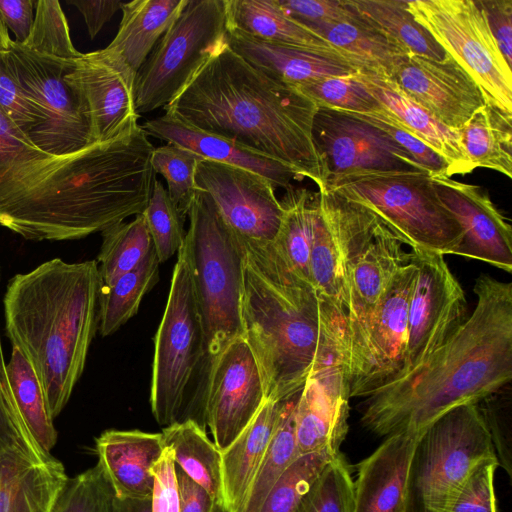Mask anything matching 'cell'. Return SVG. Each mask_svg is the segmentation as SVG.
Listing matches in <instances>:
<instances>
[{"mask_svg": "<svg viewBox=\"0 0 512 512\" xmlns=\"http://www.w3.org/2000/svg\"><path fill=\"white\" fill-rule=\"evenodd\" d=\"M161 433L165 447L173 451L175 465L224 509L221 452L208 438L205 429L188 419L164 427Z\"/></svg>", "mask_w": 512, "mask_h": 512, "instance_id": "cell-34", "label": "cell"}, {"mask_svg": "<svg viewBox=\"0 0 512 512\" xmlns=\"http://www.w3.org/2000/svg\"><path fill=\"white\" fill-rule=\"evenodd\" d=\"M188 0H133L123 3L119 29L103 50L133 72L181 14Z\"/></svg>", "mask_w": 512, "mask_h": 512, "instance_id": "cell-32", "label": "cell"}, {"mask_svg": "<svg viewBox=\"0 0 512 512\" xmlns=\"http://www.w3.org/2000/svg\"><path fill=\"white\" fill-rule=\"evenodd\" d=\"M114 491L101 465L69 478L51 512H112Z\"/></svg>", "mask_w": 512, "mask_h": 512, "instance_id": "cell-48", "label": "cell"}, {"mask_svg": "<svg viewBox=\"0 0 512 512\" xmlns=\"http://www.w3.org/2000/svg\"><path fill=\"white\" fill-rule=\"evenodd\" d=\"M278 3L304 26L345 20L353 13L347 0H278Z\"/></svg>", "mask_w": 512, "mask_h": 512, "instance_id": "cell-53", "label": "cell"}, {"mask_svg": "<svg viewBox=\"0 0 512 512\" xmlns=\"http://www.w3.org/2000/svg\"><path fill=\"white\" fill-rule=\"evenodd\" d=\"M197 188L207 193L223 219L243 241L270 245L277 238L283 207L274 185L239 167L203 159L196 171Z\"/></svg>", "mask_w": 512, "mask_h": 512, "instance_id": "cell-18", "label": "cell"}, {"mask_svg": "<svg viewBox=\"0 0 512 512\" xmlns=\"http://www.w3.org/2000/svg\"><path fill=\"white\" fill-rule=\"evenodd\" d=\"M410 254L417 277L409 304L406 362L396 379L424 363L467 318L465 293L444 255L418 249Z\"/></svg>", "mask_w": 512, "mask_h": 512, "instance_id": "cell-16", "label": "cell"}, {"mask_svg": "<svg viewBox=\"0 0 512 512\" xmlns=\"http://www.w3.org/2000/svg\"><path fill=\"white\" fill-rule=\"evenodd\" d=\"M98 463L119 498H150L151 467L164 449L162 433L140 430L103 431L95 440Z\"/></svg>", "mask_w": 512, "mask_h": 512, "instance_id": "cell-27", "label": "cell"}, {"mask_svg": "<svg viewBox=\"0 0 512 512\" xmlns=\"http://www.w3.org/2000/svg\"><path fill=\"white\" fill-rule=\"evenodd\" d=\"M500 52L512 64V0H477Z\"/></svg>", "mask_w": 512, "mask_h": 512, "instance_id": "cell-55", "label": "cell"}, {"mask_svg": "<svg viewBox=\"0 0 512 512\" xmlns=\"http://www.w3.org/2000/svg\"><path fill=\"white\" fill-rule=\"evenodd\" d=\"M153 246L160 263L181 248L185 234L184 219L171 200L167 189L155 178L149 202L143 212Z\"/></svg>", "mask_w": 512, "mask_h": 512, "instance_id": "cell-47", "label": "cell"}, {"mask_svg": "<svg viewBox=\"0 0 512 512\" xmlns=\"http://www.w3.org/2000/svg\"><path fill=\"white\" fill-rule=\"evenodd\" d=\"M202 160L195 152L170 143L154 148L151 155L154 173L165 179L167 192L184 220L199 190L196 171Z\"/></svg>", "mask_w": 512, "mask_h": 512, "instance_id": "cell-42", "label": "cell"}, {"mask_svg": "<svg viewBox=\"0 0 512 512\" xmlns=\"http://www.w3.org/2000/svg\"><path fill=\"white\" fill-rule=\"evenodd\" d=\"M81 12L88 28L90 38L93 39L102 27L121 10L124 2L120 0H67Z\"/></svg>", "mask_w": 512, "mask_h": 512, "instance_id": "cell-58", "label": "cell"}, {"mask_svg": "<svg viewBox=\"0 0 512 512\" xmlns=\"http://www.w3.org/2000/svg\"><path fill=\"white\" fill-rule=\"evenodd\" d=\"M284 400H266L250 424L221 452L224 510L242 512L277 428Z\"/></svg>", "mask_w": 512, "mask_h": 512, "instance_id": "cell-30", "label": "cell"}, {"mask_svg": "<svg viewBox=\"0 0 512 512\" xmlns=\"http://www.w3.org/2000/svg\"><path fill=\"white\" fill-rule=\"evenodd\" d=\"M159 260L153 247L133 270L113 284L102 287L98 300V330L102 336L115 333L138 311L140 303L159 279Z\"/></svg>", "mask_w": 512, "mask_h": 512, "instance_id": "cell-38", "label": "cell"}, {"mask_svg": "<svg viewBox=\"0 0 512 512\" xmlns=\"http://www.w3.org/2000/svg\"><path fill=\"white\" fill-rule=\"evenodd\" d=\"M225 7L228 29L270 43L306 47L343 57L323 37L289 16L278 0H225Z\"/></svg>", "mask_w": 512, "mask_h": 512, "instance_id": "cell-33", "label": "cell"}, {"mask_svg": "<svg viewBox=\"0 0 512 512\" xmlns=\"http://www.w3.org/2000/svg\"><path fill=\"white\" fill-rule=\"evenodd\" d=\"M348 113L385 132L406 150L432 178H451L450 168L446 160L419 138L410 133L385 108L373 113Z\"/></svg>", "mask_w": 512, "mask_h": 512, "instance_id": "cell-49", "label": "cell"}, {"mask_svg": "<svg viewBox=\"0 0 512 512\" xmlns=\"http://www.w3.org/2000/svg\"><path fill=\"white\" fill-rule=\"evenodd\" d=\"M6 369L16 406L27 429L37 444L51 453L57 442V431L34 369L17 347H12Z\"/></svg>", "mask_w": 512, "mask_h": 512, "instance_id": "cell-39", "label": "cell"}, {"mask_svg": "<svg viewBox=\"0 0 512 512\" xmlns=\"http://www.w3.org/2000/svg\"><path fill=\"white\" fill-rule=\"evenodd\" d=\"M112 512H152L150 498H119L114 495Z\"/></svg>", "mask_w": 512, "mask_h": 512, "instance_id": "cell-59", "label": "cell"}, {"mask_svg": "<svg viewBox=\"0 0 512 512\" xmlns=\"http://www.w3.org/2000/svg\"><path fill=\"white\" fill-rule=\"evenodd\" d=\"M227 45L269 77L289 85L333 76H350L359 69L347 59L311 48L270 43L228 29Z\"/></svg>", "mask_w": 512, "mask_h": 512, "instance_id": "cell-26", "label": "cell"}, {"mask_svg": "<svg viewBox=\"0 0 512 512\" xmlns=\"http://www.w3.org/2000/svg\"><path fill=\"white\" fill-rule=\"evenodd\" d=\"M300 392L284 399L275 433L250 487L242 512H259L269 491L298 457L295 438V409Z\"/></svg>", "mask_w": 512, "mask_h": 512, "instance_id": "cell-41", "label": "cell"}, {"mask_svg": "<svg viewBox=\"0 0 512 512\" xmlns=\"http://www.w3.org/2000/svg\"><path fill=\"white\" fill-rule=\"evenodd\" d=\"M472 314L420 366L370 394L361 422L388 436L421 433L448 411L479 404L512 378V284L488 274L474 285Z\"/></svg>", "mask_w": 512, "mask_h": 512, "instance_id": "cell-2", "label": "cell"}, {"mask_svg": "<svg viewBox=\"0 0 512 512\" xmlns=\"http://www.w3.org/2000/svg\"><path fill=\"white\" fill-rule=\"evenodd\" d=\"M242 337L260 370L265 398L280 401L300 392L345 313L321 301L295 275L273 244L245 242Z\"/></svg>", "mask_w": 512, "mask_h": 512, "instance_id": "cell-5", "label": "cell"}, {"mask_svg": "<svg viewBox=\"0 0 512 512\" xmlns=\"http://www.w3.org/2000/svg\"><path fill=\"white\" fill-rule=\"evenodd\" d=\"M349 4L404 51L442 61L448 54L408 10L406 0H348Z\"/></svg>", "mask_w": 512, "mask_h": 512, "instance_id": "cell-37", "label": "cell"}, {"mask_svg": "<svg viewBox=\"0 0 512 512\" xmlns=\"http://www.w3.org/2000/svg\"><path fill=\"white\" fill-rule=\"evenodd\" d=\"M154 477L151 496L152 512H179V498L173 451L165 447L160 459L151 467Z\"/></svg>", "mask_w": 512, "mask_h": 512, "instance_id": "cell-54", "label": "cell"}, {"mask_svg": "<svg viewBox=\"0 0 512 512\" xmlns=\"http://www.w3.org/2000/svg\"><path fill=\"white\" fill-rule=\"evenodd\" d=\"M142 160L125 136L69 157L36 147L0 109V225L34 241L87 237L147 202Z\"/></svg>", "mask_w": 512, "mask_h": 512, "instance_id": "cell-1", "label": "cell"}, {"mask_svg": "<svg viewBox=\"0 0 512 512\" xmlns=\"http://www.w3.org/2000/svg\"><path fill=\"white\" fill-rule=\"evenodd\" d=\"M352 9L353 13L345 20L305 26L328 41L359 70L389 78L396 66L409 54Z\"/></svg>", "mask_w": 512, "mask_h": 512, "instance_id": "cell-31", "label": "cell"}, {"mask_svg": "<svg viewBox=\"0 0 512 512\" xmlns=\"http://www.w3.org/2000/svg\"><path fill=\"white\" fill-rule=\"evenodd\" d=\"M417 277L410 260L393 278L372 320L369 334L371 371L359 397H368L402 372L407 356L408 312Z\"/></svg>", "mask_w": 512, "mask_h": 512, "instance_id": "cell-23", "label": "cell"}, {"mask_svg": "<svg viewBox=\"0 0 512 512\" xmlns=\"http://www.w3.org/2000/svg\"><path fill=\"white\" fill-rule=\"evenodd\" d=\"M353 480L339 452L324 467L295 512H351Z\"/></svg>", "mask_w": 512, "mask_h": 512, "instance_id": "cell-45", "label": "cell"}, {"mask_svg": "<svg viewBox=\"0 0 512 512\" xmlns=\"http://www.w3.org/2000/svg\"><path fill=\"white\" fill-rule=\"evenodd\" d=\"M227 32L225 0H188L137 71V113L171 103L226 44Z\"/></svg>", "mask_w": 512, "mask_h": 512, "instance_id": "cell-10", "label": "cell"}, {"mask_svg": "<svg viewBox=\"0 0 512 512\" xmlns=\"http://www.w3.org/2000/svg\"><path fill=\"white\" fill-rule=\"evenodd\" d=\"M280 202L283 217L273 246L285 265L312 286L310 252L317 209L316 196L306 188L292 186L286 190Z\"/></svg>", "mask_w": 512, "mask_h": 512, "instance_id": "cell-36", "label": "cell"}, {"mask_svg": "<svg viewBox=\"0 0 512 512\" xmlns=\"http://www.w3.org/2000/svg\"><path fill=\"white\" fill-rule=\"evenodd\" d=\"M15 443H25L32 448L43 450L27 429L16 406L0 336V451Z\"/></svg>", "mask_w": 512, "mask_h": 512, "instance_id": "cell-52", "label": "cell"}, {"mask_svg": "<svg viewBox=\"0 0 512 512\" xmlns=\"http://www.w3.org/2000/svg\"><path fill=\"white\" fill-rule=\"evenodd\" d=\"M72 74L88 100L94 135L104 143L130 133L139 124L135 107L136 73L103 49L73 61Z\"/></svg>", "mask_w": 512, "mask_h": 512, "instance_id": "cell-22", "label": "cell"}, {"mask_svg": "<svg viewBox=\"0 0 512 512\" xmlns=\"http://www.w3.org/2000/svg\"><path fill=\"white\" fill-rule=\"evenodd\" d=\"M20 45L29 51L65 60L77 59L83 54L75 49L65 14L55 0H37L31 33Z\"/></svg>", "mask_w": 512, "mask_h": 512, "instance_id": "cell-44", "label": "cell"}, {"mask_svg": "<svg viewBox=\"0 0 512 512\" xmlns=\"http://www.w3.org/2000/svg\"><path fill=\"white\" fill-rule=\"evenodd\" d=\"M188 218L184 245L212 370L226 347L243 335L244 249L207 193L197 191Z\"/></svg>", "mask_w": 512, "mask_h": 512, "instance_id": "cell-7", "label": "cell"}, {"mask_svg": "<svg viewBox=\"0 0 512 512\" xmlns=\"http://www.w3.org/2000/svg\"><path fill=\"white\" fill-rule=\"evenodd\" d=\"M12 39L9 36L8 29L0 17V52H8Z\"/></svg>", "mask_w": 512, "mask_h": 512, "instance_id": "cell-60", "label": "cell"}, {"mask_svg": "<svg viewBox=\"0 0 512 512\" xmlns=\"http://www.w3.org/2000/svg\"><path fill=\"white\" fill-rule=\"evenodd\" d=\"M337 454L321 451L298 456L275 482L259 512H295L324 467Z\"/></svg>", "mask_w": 512, "mask_h": 512, "instance_id": "cell-43", "label": "cell"}, {"mask_svg": "<svg viewBox=\"0 0 512 512\" xmlns=\"http://www.w3.org/2000/svg\"><path fill=\"white\" fill-rule=\"evenodd\" d=\"M68 479L51 453L12 444L0 451V512H51Z\"/></svg>", "mask_w": 512, "mask_h": 512, "instance_id": "cell-24", "label": "cell"}, {"mask_svg": "<svg viewBox=\"0 0 512 512\" xmlns=\"http://www.w3.org/2000/svg\"><path fill=\"white\" fill-rule=\"evenodd\" d=\"M177 491L179 498V512H226L216 505L199 484L187 476L175 465Z\"/></svg>", "mask_w": 512, "mask_h": 512, "instance_id": "cell-57", "label": "cell"}, {"mask_svg": "<svg viewBox=\"0 0 512 512\" xmlns=\"http://www.w3.org/2000/svg\"><path fill=\"white\" fill-rule=\"evenodd\" d=\"M327 189L367 209L411 250L453 254L461 243L462 229L426 172L343 179Z\"/></svg>", "mask_w": 512, "mask_h": 512, "instance_id": "cell-9", "label": "cell"}, {"mask_svg": "<svg viewBox=\"0 0 512 512\" xmlns=\"http://www.w3.org/2000/svg\"><path fill=\"white\" fill-rule=\"evenodd\" d=\"M354 76L410 133L446 160L451 176L474 170L462 150L457 130L442 124L390 79L363 70Z\"/></svg>", "mask_w": 512, "mask_h": 512, "instance_id": "cell-29", "label": "cell"}, {"mask_svg": "<svg viewBox=\"0 0 512 512\" xmlns=\"http://www.w3.org/2000/svg\"><path fill=\"white\" fill-rule=\"evenodd\" d=\"M349 351L345 340L328 346L315 363L297 401L295 438L298 456L339 453L348 430Z\"/></svg>", "mask_w": 512, "mask_h": 512, "instance_id": "cell-17", "label": "cell"}, {"mask_svg": "<svg viewBox=\"0 0 512 512\" xmlns=\"http://www.w3.org/2000/svg\"><path fill=\"white\" fill-rule=\"evenodd\" d=\"M408 10L476 82L486 104L512 115V70L477 0H413Z\"/></svg>", "mask_w": 512, "mask_h": 512, "instance_id": "cell-12", "label": "cell"}, {"mask_svg": "<svg viewBox=\"0 0 512 512\" xmlns=\"http://www.w3.org/2000/svg\"><path fill=\"white\" fill-rule=\"evenodd\" d=\"M96 260L53 258L13 276L3 300L6 335L35 371L55 419L68 403L98 329Z\"/></svg>", "mask_w": 512, "mask_h": 512, "instance_id": "cell-4", "label": "cell"}, {"mask_svg": "<svg viewBox=\"0 0 512 512\" xmlns=\"http://www.w3.org/2000/svg\"><path fill=\"white\" fill-rule=\"evenodd\" d=\"M382 223L347 271L346 331L350 397H359L371 371L369 334L375 312L399 270L411 260Z\"/></svg>", "mask_w": 512, "mask_h": 512, "instance_id": "cell-13", "label": "cell"}, {"mask_svg": "<svg viewBox=\"0 0 512 512\" xmlns=\"http://www.w3.org/2000/svg\"><path fill=\"white\" fill-rule=\"evenodd\" d=\"M0 109L35 145L40 118L16 80L7 52H0Z\"/></svg>", "mask_w": 512, "mask_h": 512, "instance_id": "cell-50", "label": "cell"}, {"mask_svg": "<svg viewBox=\"0 0 512 512\" xmlns=\"http://www.w3.org/2000/svg\"><path fill=\"white\" fill-rule=\"evenodd\" d=\"M432 178V177H431ZM444 206L458 221L462 240L453 254L489 263L512 272L510 224L479 186L451 178H432Z\"/></svg>", "mask_w": 512, "mask_h": 512, "instance_id": "cell-21", "label": "cell"}, {"mask_svg": "<svg viewBox=\"0 0 512 512\" xmlns=\"http://www.w3.org/2000/svg\"><path fill=\"white\" fill-rule=\"evenodd\" d=\"M257 361L243 337L231 342L215 362L206 392L203 424L220 452L250 424L265 403Z\"/></svg>", "mask_w": 512, "mask_h": 512, "instance_id": "cell-19", "label": "cell"}, {"mask_svg": "<svg viewBox=\"0 0 512 512\" xmlns=\"http://www.w3.org/2000/svg\"><path fill=\"white\" fill-rule=\"evenodd\" d=\"M164 109L192 127L281 162L318 189L325 187L313 138L316 103L257 69L227 41Z\"/></svg>", "mask_w": 512, "mask_h": 512, "instance_id": "cell-3", "label": "cell"}, {"mask_svg": "<svg viewBox=\"0 0 512 512\" xmlns=\"http://www.w3.org/2000/svg\"><path fill=\"white\" fill-rule=\"evenodd\" d=\"M313 138L323 167L324 188L367 175L426 172L385 132L346 111L318 108Z\"/></svg>", "mask_w": 512, "mask_h": 512, "instance_id": "cell-15", "label": "cell"}, {"mask_svg": "<svg viewBox=\"0 0 512 512\" xmlns=\"http://www.w3.org/2000/svg\"><path fill=\"white\" fill-rule=\"evenodd\" d=\"M36 4L37 0H0V17L19 44H23L31 33Z\"/></svg>", "mask_w": 512, "mask_h": 512, "instance_id": "cell-56", "label": "cell"}, {"mask_svg": "<svg viewBox=\"0 0 512 512\" xmlns=\"http://www.w3.org/2000/svg\"><path fill=\"white\" fill-rule=\"evenodd\" d=\"M487 458L497 456L479 404L443 414L415 442L407 470L405 512H451L470 471Z\"/></svg>", "mask_w": 512, "mask_h": 512, "instance_id": "cell-8", "label": "cell"}, {"mask_svg": "<svg viewBox=\"0 0 512 512\" xmlns=\"http://www.w3.org/2000/svg\"><path fill=\"white\" fill-rule=\"evenodd\" d=\"M354 75L325 77L295 87L318 108L356 113H373L383 109Z\"/></svg>", "mask_w": 512, "mask_h": 512, "instance_id": "cell-46", "label": "cell"}, {"mask_svg": "<svg viewBox=\"0 0 512 512\" xmlns=\"http://www.w3.org/2000/svg\"><path fill=\"white\" fill-rule=\"evenodd\" d=\"M101 235L96 261L102 287L113 284L120 276L135 269L154 247L143 213L132 221L105 229Z\"/></svg>", "mask_w": 512, "mask_h": 512, "instance_id": "cell-40", "label": "cell"}, {"mask_svg": "<svg viewBox=\"0 0 512 512\" xmlns=\"http://www.w3.org/2000/svg\"><path fill=\"white\" fill-rule=\"evenodd\" d=\"M210 373L206 337L183 242L154 339L150 405L157 423L167 427L191 419L204 428Z\"/></svg>", "mask_w": 512, "mask_h": 512, "instance_id": "cell-6", "label": "cell"}, {"mask_svg": "<svg viewBox=\"0 0 512 512\" xmlns=\"http://www.w3.org/2000/svg\"><path fill=\"white\" fill-rule=\"evenodd\" d=\"M457 132L473 169L487 168L512 177V115L485 104Z\"/></svg>", "mask_w": 512, "mask_h": 512, "instance_id": "cell-35", "label": "cell"}, {"mask_svg": "<svg viewBox=\"0 0 512 512\" xmlns=\"http://www.w3.org/2000/svg\"><path fill=\"white\" fill-rule=\"evenodd\" d=\"M310 252V277L317 297L345 313L347 271L380 225L361 205L327 188L318 189Z\"/></svg>", "mask_w": 512, "mask_h": 512, "instance_id": "cell-14", "label": "cell"}, {"mask_svg": "<svg viewBox=\"0 0 512 512\" xmlns=\"http://www.w3.org/2000/svg\"><path fill=\"white\" fill-rule=\"evenodd\" d=\"M141 128L170 144L189 149L205 160L252 171L267 178L275 188L288 190L296 174L281 162L233 140L202 131L165 113L147 120Z\"/></svg>", "mask_w": 512, "mask_h": 512, "instance_id": "cell-28", "label": "cell"}, {"mask_svg": "<svg viewBox=\"0 0 512 512\" xmlns=\"http://www.w3.org/2000/svg\"><path fill=\"white\" fill-rule=\"evenodd\" d=\"M499 466L497 458H487L470 471L451 512H498L494 476Z\"/></svg>", "mask_w": 512, "mask_h": 512, "instance_id": "cell-51", "label": "cell"}, {"mask_svg": "<svg viewBox=\"0 0 512 512\" xmlns=\"http://www.w3.org/2000/svg\"><path fill=\"white\" fill-rule=\"evenodd\" d=\"M7 60L40 118L36 147L69 157L97 144L88 100L72 74L75 59L29 51L12 40Z\"/></svg>", "mask_w": 512, "mask_h": 512, "instance_id": "cell-11", "label": "cell"}, {"mask_svg": "<svg viewBox=\"0 0 512 512\" xmlns=\"http://www.w3.org/2000/svg\"><path fill=\"white\" fill-rule=\"evenodd\" d=\"M388 79L453 130H459L486 104L476 82L449 55L436 61L409 54Z\"/></svg>", "mask_w": 512, "mask_h": 512, "instance_id": "cell-20", "label": "cell"}, {"mask_svg": "<svg viewBox=\"0 0 512 512\" xmlns=\"http://www.w3.org/2000/svg\"><path fill=\"white\" fill-rule=\"evenodd\" d=\"M420 433L401 431L358 464L351 512H405L409 460Z\"/></svg>", "mask_w": 512, "mask_h": 512, "instance_id": "cell-25", "label": "cell"}]
</instances>
